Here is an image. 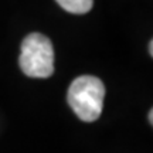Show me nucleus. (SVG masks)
I'll return each mask as SVG.
<instances>
[{"label":"nucleus","mask_w":153,"mask_h":153,"mask_svg":"<svg viewBox=\"0 0 153 153\" xmlns=\"http://www.w3.org/2000/svg\"><path fill=\"white\" fill-rule=\"evenodd\" d=\"M105 85L98 76L81 75L71 82L67 101L74 114L84 122H94L102 114Z\"/></svg>","instance_id":"obj_1"},{"label":"nucleus","mask_w":153,"mask_h":153,"mask_svg":"<svg viewBox=\"0 0 153 153\" xmlns=\"http://www.w3.org/2000/svg\"><path fill=\"white\" fill-rule=\"evenodd\" d=\"M19 64L31 78H48L54 72V47L47 36L31 33L22 41Z\"/></svg>","instance_id":"obj_2"},{"label":"nucleus","mask_w":153,"mask_h":153,"mask_svg":"<svg viewBox=\"0 0 153 153\" xmlns=\"http://www.w3.org/2000/svg\"><path fill=\"white\" fill-rule=\"evenodd\" d=\"M58 4L72 14H85L92 9L94 0H55Z\"/></svg>","instance_id":"obj_3"},{"label":"nucleus","mask_w":153,"mask_h":153,"mask_svg":"<svg viewBox=\"0 0 153 153\" xmlns=\"http://www.w3.org/2000/svg\"><path fill=\"white\" fill-rule=\"evenodd\" d=\"M149 123H150V125L153 123V109L149 111Z\"/></svg>","instance_id":"obj_4"},{"label":"nucleus","mask_w":153,"mask_h":153,"mask_svg":"<svg viewBox=\"0 0 153 153\" xmlns=\"http://www.w3.org/2000/svg\"><path fill=\"white\" fill-rule=\"evenodd\" d=\"M149 54L153 55V41L150 40V43H149Z\"/></svg>","instance_id":"obj_5"}]
</instances>
